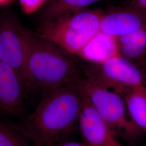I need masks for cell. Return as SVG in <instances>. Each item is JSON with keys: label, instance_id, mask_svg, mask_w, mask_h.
<instances>
[{"label": "cell", "instance_id": "cell-9", "mask_svg": "<svg viewBox=\"0 0 146 146\" xmlns=\"http://www.w3.org/2000/svg\"><path fill=\"white\" fill-rule=\"evenodd\" d=\"M141 29H146V14L126 5L104 13L100 24L101 32L115 37Z\"/></svg>", "mask_w": 146, "mask_h": 146}, {"label": "cell", "instance_id": "cell-1", "mask_svg": "<svg viewBox=\"0 0 146 146\" xmlns=\"http://www.w3.org/2000/svg\"><path fill=\"white\" fill-rule=\"evenodd\" d=\"M82 104L77 84L48 90L20 124L21 129L34 146L58 145L78 125Z\"/></svg>", "mask_w": 146, "mask_h": 146}, {"label": "cell", "instance_id": "cell-14", "mask_svg": "<svg viewBox=\"0 0 146 146\" xmlns=\"http://www.w3.org/2000/svg\"><path fill=\"white\" fill-rule=\"evenodd\" d=\"M29 142L20 124H12L0 119V146H29Z\"/></svg>", "mask_w": 146, "mask_h": 146}, {"label": "cell", "instance_id": "cell-10", "mask_svg": "<svg viewBox=\"0 0 146 146\" xmlns=\"http://www.w3.org/2000/svg\"><path fill=\"white\" fill-rule=\"evenodd\" d=\"M119 55L116 37L101 31L84 47L78 56L90 63H98Z\"/></svg>", "mask_w": 146, "mask_h": 146}, {"label": "cell", "instance_id": "cell-7", "mask_svg": "<svg viewBox=\"0 0 146 146\" xmlns=\"http://www.w3.org/2000/svg\"><path fill=\"white\" fill-rule=\"evenodd\" d=\"M82 95L78 126L84 142L89 146H125L120 142L110 125Z\"/></svg>", "mask_w": 146, "mask_h": 146}, {"label": "cell", "instance_id": "cell-19", "mask_svg": "<svg viewBox=\"0 0 146 146\" xmlns=\"http://www.w3.org/2000/svg\"><path fill=\"white\" fill-rule=\"evenodd\" d=\"M145 70H146V64H145Z\"/></svg>", "mask_w": 146, "mask_h": 146}, {"label": "cell", "instance_id": "cell-12", "mask_svg": "<svg viewBox=\"0 0 146 146\" xmlns=\"http://www.w3.org/2000/svg\"><path fill=\"white\" fill-rule=\"evenodd\" d=\"M131 120L146 133V86L132 89L122 96Z\"/></svg>", "mask_w": 146, "mask_h": 146}, {"label": "cell", "instance_id": "cell-4", "mask_svg": "<svg viewBox=\"0 0 146 146\" xmlns=\"http://www.w3.org/2000/svg\"><path fill=\"white\" fill-rule=\"evenodd\" d=\"M77 85L117 137L131 141L140 135L141 131L128 117L125 100L120 95L84 77Z\"/></svg>", "mask_w": 146, "mask_h": 146}, {"label": "cell", "instance_id": "cell-15", "mask_svg": "<svg viewBox=\"0 0 146 146\" xmlns=\"http://www.w3.org/2000/svg\"><path fill=\"white\" fill-rule=\"evenodd\" d=\"M49 0H19L21 10L25 14H31L41 8Z\"/></svg>", "mask_w": 146, "mask_h": 146}, {"label": "cell", "instance_id": "cell-3", "mask_svg": "<svg viewBox=\"0 0 146 146\" xmlns=\"http://www.w3.org/2000/svg\"><path fill=\"white\" fill-rule=\"evenodd\" d=\"M104 14L99 9L69 11L54 19L42 21L36 33L69 53L78 56L100 31Z\"/></svg>", "mask_w": 146, "mask_h": 146}, {"label": "cell", "instance_id": "cell-5", "mask_svg": "<svg viewBox=\"0 0 146 146\" xmlns=\"http://www.w3.org/2000/svg\"><path fill=\"white\" fill-rule=\"evenodd\" d=\"M84 75L121 96L145 86V75L140 67L120 55L104 62L90 63L84 68Z\"/></svg>", "mask_w": 146, "mask_h": 146}, {"label": "cell", "instance_id": "cell-2", "mask_svg": "<svg viewBox=\"0 0 146 146\" xmlns=\"http://www.w3.org/2000/svg\"><path fill=\"white\" fill-rule=\"evenodd\" d=\"M26 44L29 88L44 93L64 85L78 84L84 78V68L74 55L27 29Z\"/></svg>", "mask_w": 146, "mask_h": 146}, {"label": "cell", "instance_id": "cell-18", "mask_svg": "<svg viewBox=\"0 0 146 146\" xmlns=\"http://www.w3.org/2000/svg\"><path fill=\"white\" fill-rule=\"evenodd\" d=\"M12 0H0V5H4L9 3Z\"/></svg>", "mask_w": 146, "mask_h": 146}, {"label": "cell", "instance_id": "cell-13", "mask_svg": "<svg viewBox=\"0 0 146 146\" xmlns=\"http://www.w3.org/2000/svg\"><path fill=\"white\" fill-rule=\"evenodd\" d=\"M101 0H49L42 12L43 21H49L71 11L84 9Z\"/></svg>", "mask_w": 146, "mask_h": 146}, {"label": "cell", "instance_id": "cell-17", "mask_svg": "<svg viewBox=\"0 0 146 146\" xmlns=\"http://www.w3.org/2000/svg\"><path fill=\"white\" fill-rule=\"evenodd\" d=\"M55 146H89L84 142H68L63 144H58Z\"/></svg>", "mask_w": 146, "mask_h": 146}, {"label": "cell", "instance_id": "cell-11", "mask_svg": "<svg viewBox=\"0 0 146 146\" xmlns=\"http://www.w3.org/2000/svg\"><path fill=\"white\" fill-rule=\"evenodd\" d=\"M120 56L137 66H145L146 58V29L116 37Z\"/></svg>", "mask_w": 146, "mask_h": 146}, {"label": "cell", "instance_id": "cell-8", "mask_svg": "<svg viewBox=\"0 0 146 146\" xmlns=\"http://www.w3.org/2000/svg\"><path fill=\"white\" fill-rule=\"evenodd\" d=\"M27 88L15 70L0 61V110L2 114L23 116Z\"/></svg>", "mask_w": 146, "mask_h": 146}, {"label": "cell", "instance_id": "cell-20", "mask_svg": "<svg viewBox=\"0 0 146 146\" xmlns=\"http://www.w3.org/2000/svg\"><path fill=\"white\" fill-rule=\"evenodd\" d=\"M2 114V112H1V110H0V114Z\"/></svg>", "mask_w": 146, "mask_h": 146}, {"label": "cell", "instance_id": "cell-16", "mask_svg": "<svg viewBox=\"0 0 146 146\" xmlns=\"http://www.w3.org/2000/svg\"><path fill=\"white\" fill-rule=\"evenodd\" d=\"M125 5L146 14V0H125Z\"/></svg>", "mask_w": 146, "mask_h": 146}, {"label": "cell", "instance_id": "cell-6", "mask_svg": "<svg viewBox=\"0 0 146 146\" xmlns=\"http://www.w3.org/2000/svg\"><path fill=\"white\" fill-rule=\"evenodd\" d=\"M26 29L13 15L0 17V61L13 68L29 88L27 75Z\"/></svg>", "mask_w": 146, "mask_h": 146}]
</instances>
